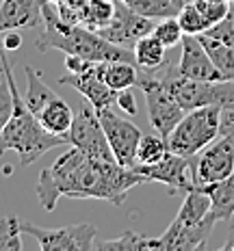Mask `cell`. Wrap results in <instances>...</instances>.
Returning <instances> with one entry per match:
<instances>
[{
  "label": "cell",
  "mask_w": 234,
  "mask_h": 251,
  "mask_svg": "<svg viewBox=\"0 0 234 251\" xmlns=\"http://www.w3.org/2000/svg\"><path fill=\"white\" fill-rule=\"evenodd\" d=\"M148 177L134 167L115 160H100L78 148H70L50 167H44L37 182V197L44 210H54L61 197L72 200H104L122 206L128 193Z\"/></svg>",
  "instance_id": "1"
},
{
  "label": "cell",
  "mask_w": 234,
  "mask_h": 251,
  "mask_svg": "<svg viewBox=\"0 0 234 251\" xmlns=\"http://www.w3.org/2000/svg\"><path fill=\"white\" fill-rule=\"evenodd\" d=\"M4 70H7V82L13 96V115L9 119V124L4 126V130L0 132V154L13 150L20 156V165L28 167L39 156H44L48 150L63 148V145H70V143H67V137H59V134L48 132L39 124V119L30 113V108L24 102V96H20L18 91L13 70L9 65L7 56H4Z\"/></svg>",
  "instance_id": "2"
},
{
  "label": "cell",
  "mask_w": 234,
  "mask_h": 251,
  "mask_svg": "<svg viewBox=\"0 0 234 251\" xmlns=\"http://www.w3.org/2000/svg\"><path fill=\"white\" fill-rule=\"evenodd\" d=\"M221 111L219 106H200L186 111L184 117L178 122L174 132L167 137V148L174 154L193 158L206 145L219 137L221 128Z\"/></svg>",
  "instance_id": "3"
},
{
  "label": "cell",
  "mask_w": 234,
  "mask_h": 251,
  "mask_svg": "<svg viewBox=\"0 0 234 251\" xmlns=\"http://www.w3.org/2000/svg\"><path fill=\"white\" fill-rule=\"evenodd\" d=\"M163 67V65H160ZM158 70H139V80L137 87L145 93V102H148V119L152 124V128L160 134L163 139H167L178 122L184 117V108L180 106V102L176 100V96L171 93L167 82L163 80V72Z\"/></svg>",
  "instance_id": "4"
},
{
  "label": "cell",
  "mask_w": 234,
  "mask_h": 251,
  "mask_svg": "<svg viewBox=\"0 0 234 251\" xmlns=\"http://www.w3.org/2000/svg\"><path fill=\"white\" fill-rule=\"evenodd\" d=\"M22 234H30L44 251H89L96 245L98 227L93 223H74V226L46 229L30 221H20Z\"/></svg>",
  "instance_id": "5"
},
{
  "label": "cell",
  "mask_w": 234,
  "mask_h": 251,
  "mask_svg": "<svg viewBox=\"0 0 234 251\" xmlns=\"http://www.w3.org/2000/svg\"><path fill=\"white\" fill-rule=\"evenodd\" d=\"M67 143H70L72 148H78L80 151H85V154L93 156V158L115 160L111 145H108L106 132H104V128H102V122H100V117H98V111L89 102L78 113H74L72 128L67 130Z\"/></svg>",
  "instance_id": "6"
},
{
  "label": "cell",
  "mask_w": 234,
  "mask_h": 251,
  "mask_svg": "<svg viewBox=\"0 0 234 251\" xmlns=\"http://www.w3.org/2000/svg\"><path fill=\"white\" fill-rule=\"evenodd\" d=\"M234 174V143L228 137H217L200 154L191 158V176L195 186L221 182Z\"/></svg>",
  "instance_id": "7"
},
{
  "label": "cell",
  "mask_w": 234,
  "mask_h": 251,
  "mask_svg": "<svg viewBox=\"0 0 234 251\" xmlns=\"http://www.w3.org/2000/svg\"><path fill=\"white\" fill-rule=\"evenodd\" d=\"M98 117L102 122V128L106 132L108 145H111L117 163L124 167L137 165V148H139V141H141V130L132 122L113 113L111 106L98 111Z\"/></svg>",
  "instance_id": "8"
},
{
  "label": "cell",
  "mask_w": 234,
  "mask_h": 251,
  "mask_svg": "<svg viewBox=\"0 0 234 251\" xmlns=\"http://www.w3.org/2000/svg\"><path fill=\"white\" fill-rule=\"evenodd\" d=\"M152 30H154L152 20L145 18V15L134 13L122 0H115L113 20L104 26V28L98 30V33H100L104 39L111 41V44L124 46V48H132L141 37L152 35Z\"/></svg>",
  "instance_id": "9"
},
{
  "label": "cell",
  "mask_w": 234,
  "mask_h": 251,
  "mask_svg": "<svg viewBox=\"0 0 234 251\" xmlns=\"http://www.w3.org/2000/svg\"><path fill=\"white\" fill-rule=\"evenodd\" d=\"M137 171L148 177V182H160V184L169 186L171 193L176 191H191L195 186L193 176H191V158L180 154H174V151H167L163 160L154 165H132Z\"/></svg>",
  "instance_id": "10"
},
{
  "label": "cell",
  "mask_w": 234,
  "mask_h": 251,
  "mask_svg": "<svg viewBox=\"0 0 234 251\" xmlns=\"http://www.w3.org/2000/svg\"><path fill=\"white\" fill-rule=\"evenodd\" d=\"M59 85H67V87L76 89L96 111H102V108H108V106H113V104H117L119 91L111 89L102 80L100 72H98V63H91L87 70L78 72V74H70V72H67L65 76L59 78Z\"/></svg>",
  "instance_id": "11"
},
{
  "label": "cell",
  "mask_w": 234,
  "mask_h": 251,
  "mask_svg": "<svg viewBox=\"0 0 234 251\" xmlns=\"http://www.w3.org/2000/svg\"><path fill=\"white\" fill-rule=\"evenodd\" d=\"M182 52L178 61V74L189 80H223L221 72L217 70L215 61L202 44L200 35H184Z\"/></svg>",
  "instance_id": "12"
},
{
  "label": "cell",
  "mask_w": 234,
  "mask_h": 251,
  "mask_svg": "<svg viewBox=\"0 0 234 251\" xmlns=\"http://www.w3.org/2000/svg\"><path fill=\"white\" fill-rule=\"evenodd\" d=\"M215 217H208L206 221L197 223V226H184L180 221H171V226L158 236L160 251H197L204 249L210 232L215 227Z\"/></svg>",
  "instance_id": "13"
},
{
  "label": "cell",
  "mask_w": 234,
  "mask_h": 251,
  "mask_svg": "<svg viewBox=\"0 0 234 251\" xmlns=\"http://www.w3.org/2000/svg\"><path fill=\"white\" fill-rule=\"evenodd\" d=\"M44 0H2L0 4V35L7 30H22L44 26Z\"/></svg>",
  "instance_id": "14"
},
{
  "label": "cell",
  "mask_w": 234,
  "mask_h": 251,
  "mask_svg": "<svg viewBox=\"0 0 234 251\" xmlns=\"http://www.w3.org/2000/svg\"><path fill=\"white\" fill-rule=\"evenodd\" d=\"M200 188H204L210 197V214L215 221H230L234 217V174L221 182H212Z\"/></svg>",
  "instance_id": "15"
},
{
  "label": "cell",
  "mask_w": 234,
  "mask_h": 251,
  "mask_svg": "<svg viewBox=\"0 0 234 251\" xmlns=\"http://www.w3.org/2000/svg\"><path fill=\"white\" fill-rule=\"evenodd\" d=\"M98 72H100L102 80L111 89L122 91V89L137 87L139 80V67L130 61H104L98 63Z\"/></svg>",
  "instance_id": "16"
},
{
  "label": "cell",
  "mask_w": 234,
  "mask_h": 251,
  "mask_svg": "<svg viewBox=\"0 0 234 251\" xmlns=\"http://www.w3.org/2000/svg\"><path fill=\"white\" fill-rule=\"evenodd\" d=\"M37 119L48 132L59 134V137H67V130L72 128V122H74V113H72L70 104L56 96L54 100L46 104L44 111L37 115Z\"/></svg>",
  "instance_id": "17"
},
{
  "label": "cell",
  "mask_w": 234,
  "mask_h": 251,
  "mask_svg": "<svg viewBox=\"0 0 234 251\" xmlns=\"http://www.w3.org/2000/svg\"><path fill=\"white\" fill-rule=\"evenodd\" d=\"M210 217V197L206 195L204 188L193 186L191 191H186V197L182 201L176 221L184 223V226H197V223L206 221Z\"/></svg>",
  "instance_id": "18"
},
{
  "label": "cell",
  "mask_w": 234,
  "mask_h": 251,
  "mask_svg": "<svg viewBox=\"0 0 234 251\" xmlns=\"http://www.w3.org/2000/svg\"><path fill=\"white\" fill-rule=\"evenodd\" d=\"M24 74H26V96H24V102L26 106L30 108V113L37 117V115L44 111V106L48 104L50 100H54L56 93L41 80V74L35 72L28 63H24Z\"/></svg>",
  "instance_id": "19"
},
{
  "label": "cell",
  "mask_w": 234,
  "mask_h": 251,
  "mask_svg": "<svg viewBox=\"0 0 234 251\" xmlns=\"http://www.w3.org/2000/svg\"><path fill=\"white\" fill-rule=\"evenodd\" d=\"M134 63L139 70H158L167 63V48L154 35H145L132 46Z\"/></svg>",
  "instance_id": "20"
},
{
  "label": "cell",
  "mask_w": 234,
  "mask_h": 251,
  "mask_svg": "<svg viewBox=\"0 0 234 251\" xmlns=\"http://www.w3.org/2000/svg\"><path fill=\"white\" fill-rule=\"evenodd\" d=\"M96 247L102 251H160V240L126 229L117 238L98 240V245H93V249Z\"/></svg>",
  "instance_id": "21"
},
{
  "label": "cell",
  "mask_w": 234,
  "mask_h": 251,
  "mask_svg": "<svg viewBox=\"0 0 234 251\" xmlns=\"http://www.w3.org/2000/svg\"><path fill=\"white\" fill-rule=\"evenodd\" d=\"M115 13V0H87L82 7L80 24L91 30H100L113 20Z\"/></svg>",
  "instance_id": "22"
},
{
  "label": "cell",
  "mask_w": 234,
  "mask_h": 251,
  "mask_svg": "<svg viewBox=\"0 0 234 251\" xmlns=\"http://www.w3.org/2000/svg\"><path fill=\"white\" fill-rule=\"evenodd\" d=\"M200 39L204 44V48L208 50V54H210V59L215 61L217 70L221 72L223 80L234 82V48L226 44H219V41L206 37V35H200Z\"/></svg>",
  "instance_id": "23"
},
{
  "label": "cell",
  "mask_w": 234,
  "mask_h": 251,
  "mask_svg": "<svg viewBox=\"0 0 234 251\" xmlns=\"http://www.w3.org/2000/svg\"><path fill=\"white\" fill-rule=\"evenodd\" d=\"M124 4H128L134 13L145 15L150 20H165L178 15L180 7L174 0H122Z\"/></svg>",
  "instance_id": "24"
},
{
  "label": "cell",
  "mask_w": 234,
  "mask_h": 251,
  "mask_svg": "<svg viewBox=\"0 0 234 251\" xmlns=\"http://www.w3.org/2000/svg\"><path fill=\"white\" fill-rule=\"evenodd\" d=\"M169 151L167 139H163L158 132L156 134H141L137 148V163L139 165H154L158 160L165 158V154Z\"/></svg>",
  "instance_id": "25"
},
{
  "label": "cell",
  "mask_w": 234,
  "mask_h": 251,
  "mask_svg": "<svg viewBox=\"0 0 234 251\" xmlns=\"http://www.w3.org/2000/svg\"><path fill=\"white\" fill-rule=\"evenodd\" d=\"M178 22L182 26V30H184V35H202L206 33L210 26H208V22L204 20V15L200 13V9L195 7L193 0H189V2L184 4V7L178 11Z\"/></svg>",
  "instance_id": "26"
},
{
  "label": "cell",
  "mask_w": 234,
  "mask_h": 251,
  "mask_svg": "<svg viewBox=\"0 0 234 251\" xmlns=\"http://www.w3.org/2000/svg\"><path fill=\"white\" fill-rule=\"evenodd\" d=\"M22 227H20V219L13 214L0 219V251H20L22 249Z\"/></svg>",
  "instance_id": "27"
},
{
  "label": "cell",
  "mask_w": 234,
  "mask_h": 251,
  "mask_svg": "<svg viewBox=\"0 0 234 251\" xmlns=\"http://www.w3.org/2000/svg\"><path fill=\"white\" fill-rule=\"evenodd\" d=\"M152 35L165 46V48L180 46L182 39H184V30H182V26H180V22H178V18H176V15H174V18H165V20H160L158 24H154Z\"/></svg>",
  "instance_id": "28"
},
{
  "label": "cell",
  "mask_w": 234,
  "mask_h": 251,
  "mask_svg": "<svg viewBox=\"0 0 234 251\" xmlns=\"http://www.w3.org/2000/svg\"><path fill=\"white\" fill-rule=\"evenodd\" d=\"M195 7L200 9V13L204 15V20L208 22V26H215L217 22H221L223 18L230 15V4L228 0H193Z\"/></svg>",
  "instance_id": "29"
},
{
  "label": "cell",
  "mask_w": 234,
  "mask_h": 251,
  "mask_svg": "<svg viewBox=\"0 0 234 251\" xmlns=\"http://www.w3.org/2000/svg\"><path fill=\"white\" fill-rule=\"evenodd\" d=\"M202 35H206V37L219 41V44H226V46H232L234 48V15H232V11H230L228 18H223L221 22L210 26V28H208L206 33H202Z\"/></svg>",
  "instance_id": "30"
},
{
  "label": "cell",
  "mask_w": 234,
  "mask_h": 251,
  "mask_svg": "<svg viewBox=\"0 0 234 251\" xmlns=\"http://www.w3.org/2000/svg\"><path fill=\"white\" fill-rule=\"evenodd\" d=\"M11 115H13V96H11V89H9L7 76H4V80L0 82V132L9 124Z\"/></svg>",
  "instance_id": "31"
},
{
  "label": "cell",
  "mask_w": 234,
  "mask_h": 251,
  "mask_svg": "<svg viewBox=\"0 0 234 251\" xmlns=\"http://www.w3.org/2000/svg\"><path fill=\"white\" fill-rule=\"evenodd\" d=\"M117 106L126 115H137V100H134V96H132V87L122 89V91L117 93Z\"/></svg>",
  "instance_id": "32"
},
{
  "label": "cell",
  "mask_w": 234,
  "mask_h": 251,
  "mask_svg": "<svg viewBox=\"0 0 234 251\" xmlns=\"http://www.w3.org/2000/svg\"><path fill=\"white\" fill-rule=\"evenodd\" d=\"M221 137H228L234 143V111H221V128H219Z\"/></svg>",
  "instance_id": "33"
},
{
  "label": "cell",
  "mask_w": 234,
  "mask_h": 251,
  "mask_svg": "<svg viewBox=\"0 0 234 251\" xmlns=\"http://www.w3.org/2000/svg\"><path fill=\"white\" fill-rule=\"evenodd\" d=\"M0 41H2L4 50H18L20 46H22V35H20L18 30H7V33H2Z\"/></svg>",
  "instance_id": "34"
},
{
  "label": "cell",
  "mask_w": 234,
  "mask_h": 251,
  "mask_svg": "<svg viewBox=\"0 0 234 251\" xmlns=\"http://www.w3.org/2000/svg\"><path fill=\"white\" fill-rule=\"evenodd\" d=\"M4 52H7V50H4L2 41H0V82H2L4 76H7V70H4V56H7V54H4Z\"/></svg>",
  "instance_id": "35"
},
{
  "label": "cell",
  "mask_w": 234,
  "mask_h": 251,
  "mask_svg": "<svg viewBox=\"0 0 234 251\" xmlns=\"http://www.w3.org/2000/svg\"><path fill=\"white\" fill-rule=\"evenodd\" d=\"M223 251H234V236L230 240H226V245H223Z\"/></svg>",
  "instance_id": "36"
},
{
  "label": "cell",
  "mask_w": 234,
  "mask_h": 251,
  "mask_svg": "<svg viewBox=\"0 0 234 251\" xmlns=\"http://www.w3.org/2000/svg\"><path fill=\"white\" fill-rule=\"evenodd\" d=\"M174 2H176V4H178V7H180V9H182V7H184V4H186V2H189V0H174Z\"/></svg>",
  "instance_id": "37"
},
{
  "label": "cell",
  "mask_w": 234,
  "mask_h": 251,
  "mask_svg": "<svg viewBox=\"0 0 234 251\" xmlns=\"http://www.w3.org/2000/svg\"><path fill=\"white\" fill-rule=\"evenodd\" d=\"M50 2H54V4H59V2H61V0H50Z\"/></svg>",
  "instance_id": "38"
},
{
  "label": "cell",
  "mask_w": 234,
  "mask_h": 251,
  "mask_svg": "<svg viewBox=\"0 0 234 251\" xmlns=\"http://www.w3.org/2000/svg\"><path fill=\"white\" fill-rule=\"evenodd\" d=\"M228 2H232V4H234V0H228Z\"/></svg>",
  "instance_id": "39"
},
{
  "label": "cell",
  "mask_w": 234,
  "mask_h": 251,
  "mask_svg": "<svg viewBox=\"0 0 234 251\" xmlns=\"http://www.w3.org/2000/svg\"><path fill=\"white\" fill-rule=\"evenodd\" d=\"M0 4H2V0H0Z\"/></svg>",
  "instance_id": "40"
}]
</instances>
